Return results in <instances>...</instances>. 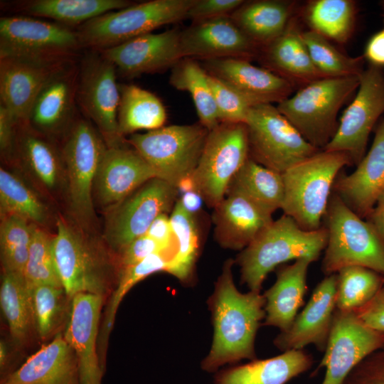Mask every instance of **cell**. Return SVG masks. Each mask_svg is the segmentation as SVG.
Listing matches in <instances>:
<instances>
[{
	"label": "cell",
	"mask_w": 384,
	"mask_h": 384,
	"mask_svg": "<svg viewBox=\"0 0 384 384\" xmlns=\"http://www.w3.org/2000/svg\"><path fill=\"white\" fill-rule=\"evenodd\" d=\"M230 191L244 194L272 215L282 208L284 201L282 174L249 157L231 180L227 193Z\"/></svg>",
	"instance_id": "obj_35"
},
{
	"label": "cell",
	"mask_w": 384,
	"mask_h": 384,
	"mask_svg": "<svg viewBox=\"0 0 384 384\" xmlns=\"http://www.w3.org/2000/svg\"><path fill=\"white\" fill-rule=\"evenodd\" d=\"M383 112L384 70L370 65L361 73L355 97L322 150L346 153L357 165L365 156L369 135Z\"/></svg>",
	"instance_id": "obj_15"
},
{
	"label": "cell",
	"mask_w": 384,
	"mask_h": 384,
	"mask_svg": "<svg viewBox=\"0 0 384 384\" xmlns=\"http://www.w3.org/2000/svg\"><path fill=\"white\" fill-rule=\"evenodd\" d=\"M214 235L223 248L242 250L273 220L272 215L242 193L228 192L214 208Z\"/></svg>",
	"instance_id": "obj_26"
},
{
	"label": "cell",
	"mask_w": 384,
	"mask_h": 384,
	"mask_svg": "<svg viewBox=\"0 0 384 384\" xmlns=\"http://www.w3.org/2000/svg\"><path fill=\"white\" fill-rule=\"evenodd\" d=\"M0 58L1 104L18 123L28 121L36 98L49 78L67 63Z\"/></svg>",
	"instance_id": "obj_23"
},
{
	"label": "cell",
	"mask_w": 384,
	"mask_h": 384,
	"mask_svg": "<svg viewBox=\"0 0 384 384\" xmlns=\"http://www.w3.org/2000/svg\"><path fill=\"white\" fill-rule=\"evenodd\" d=\"M18 124L11 113L0 105V150L9 159L16 156Z\"/></svg>",
	"instance_id": "obj_51"
},
{
	"label": "cell",
	"mask_w": 384,
	"mask_h": 384,
	"mask_svg": "<svg viewBox=\"0 0 384 384\" xmlns=\"http://www.w3.org/2000/svg\"><path fill=\"white\" fill-rule=\"evenodd\" d=\"M384 276V275H383ZM382 294L384 295V279H383V286H382V288L380 289V290L379 291Z\"/></svg>",
	"instance_id": "obj_57"
},
{
	"label": "cell",
	"mask_w": 384,
	"mask_h": 384,
	"mask_svg": "<svg viewBox=\"0 0 384 384\" xmlns=\"http://www.w3.org/2000/svg\"><path fill=\"white\" fill-rule=\"evenodd\" d=\"M335 193L359 217L366 219L384 193V117L370 150L348 175L335 181Z\"/></svg>",
	"instance_id": "obj_24"
},
{
	"label": "cell",
	"mask_w": 384,
	"mask_h": 384,
	"mask_svg": "<svg viewBox=\"0 0 384 384\" xmlns=\"http://www.w3.org/2000/svg\"><path fill=\"white\" fill-rule=\"evenodd\" d=\"M82 48L76 30L60 23L23 15L0 18V58L65 61Z\"/></svg>",
	"instance_id": "obj_11"
},
{
	"label": "cell",
	"mask_w": 384,
	"mask_h": 384,
	"mask_svg": "<svg viewBox=\"0 0 384 384\" xmlns=\"http://www.w3.org/2000/svg\"><path fill=\"white\" fill-rule=\"evenodd\" d=\"M361 75L314 80L278 103L277 108L309 143L322 150L334 135L338 112L358 89Z\"/></svg>",
	"instance_id": "obj_5"
},
{
	"label": "cell",
	"mask_w": 384,
	"mask_h": 384,
	"mask_svg": "<svg viewBox=\"0 0 384 384\" xmlns=\"http://www.w3.org/2000/svg\"><path fill=\"white\" fill-rule=\"evenodd\" d=\"M326 227L315 230L302 229L289 216L272 220L245 248L235 262L240 267V280L251 291L260 292L268 274L290 260H317L325 249Z\"/></svg>",
	"instance_id": "obj_3"
},
{
	"label": "cell",
	"mask_w": 384,
	"mask_h": 384,
	"mask_svg": "<svg viewBox=\"0 0 384 384\" xmlns=\"http://www.w3.org/2000/svg\"><path fill=\"white\" fill-rule=\"evenodd\" d=\"M384 242V193L366 219Z\"/></svg>",
	"instance_id": "obj_56"
},
{
	"label": "cell",
	"mask_w": 384,
	"mask_h": 384,
	"mask_svg": "<svg viewBox=\"0 0 384 384\" xmlns=\"http://www.w3.org/2000/svg\"><path fill=\"white\" fill-rule=\"evenodd\" d=\"M169 257L166 253H156L139 263L119 269L117 283L107 304L99 332L98 351L101 365L104 369L106 367L107 343L120 302L136 284L146 277L158 272H166Z\"/></svg>",
	"instance_id": "obj_36"
},
{
	"label": "cell",
	"mask_w": 384,
	"mask_h": 384,
	"mask_svg": "<svg viewBox=\"0 0 384 384\" xmlns=\"http://www.w3.org/2000/svg\"><path fill=\"white\" fill-rule=\"evenodd\" d=\"M87 232L62 216L57 219L54 260L62 286L71 299L80 293L105 298L114 289L118 277L119 261L111 256L105 245Z\"/></svg>",
	"instance_id": "obj_2"
},
{
	"label": "cell",
	"mask_w": 384,
	"mask_h": 384,
	"mask_svg": "<svg viewBox=\"0 0 384 384\" xmlns=\"http://www.w3.org/2000/svg\"><path fill=\"white\" fill-rule=\"evenodd\" d=\"M169 81L175 89L191 95L199 122L206 129L210 131L220 124L208 73L196 60L181 59L172 68Z\"/></svg>",
	"instance_id": "obj_37"
},
{
	"label": "cell",
	"mask_w": 384,
	"mask_h": 384,
	"mask_svg": "<svg viewBox=\"0 0 384 384\" xmlns=\"http://www.w3.org/2000/svg\"><path fill=\"white\" fill-rule=\"evenodd\" d=\"M311 262L302 258L279 268L274 283L263 294L264 325L277 327L280 331L289 329L304 302L307 272Z\"/></svg>",
	"instance_id": "obj_29"
},
{
	"label": "cell",
	"mask_w": 384,
	"mask_h": 384,
	"mask_svg": "<svg viewBox=\"0 0 384 384\" xmlns=\"http://www.w3.org/2000/svg\"><path fill=\"white\" fill-rule=\"evenodd\" d=\"M0 304L11 338L17 344L23 343L34 326L31 297L23 274L3 272Z\"/></svg>",
	"instance_id": "obj_40"
},
{
	"label": "cell",
	"mask_w": 384,
	"mask_h": 384,
	"mask_svg": "<svg viewBox=\"0 0 384 384\" xmlns=\"http://www.w3.org/2000/svg\"><path fill=\"white\" fill-rule=\"evenodd\" d=\"M146 235L157 242L165 253L173 257L175 252L172 248L174 236L167 213L159 215L152 222Z\"/></svg>",
	"instance_id": "obj_53"
},
{
	"label": "cell",
	"mask_w": 384,
	"mask_h": 384,
	"mask_svg": "<svg viewBox=\"0 0 384 384\" xmlns=\"http://www.w3.org/2000/svg\"><path fill=\"white\" fill-rule=\"evenodd\" d=\"M134 4L128 0H29L16 3V9L29 16L52 19L70 28Z\"/></svg>",
	"instance_id": "obj_33"
},
{
	"label": "cell",
	"mask_w": 384,
	"mask_h": 384,
	"mask_svg": "<svg viewBox=\"0 0 384 384\" xmlns=\"http://www.w3.org/2000/svg\"><path fill=\"white\" fill-rule=\"evenodd\" d=\"M178 201L186 212L195 217L205 202L202 195L196 190L182 193Z\"/></svg>",
	"instance_id": "obj_55"
},
{
	"label": "cell",
	"mask_w": 384,
	"mask_h": 384,
	"mask_svg": "<svg viewBox=\"0 0 384 384\" xmlns=\"http://www.w3.org/2000/svg\"><path fill=\"white\" fill-rule=\"evenodd\" d=\"M294 5L289 1H245L230 17L262 49L284 31L293 17Z\"/></svg>",
	"instance_id": "obj_31"
},
{
	"label": "cell",
	"mask_w": 384,
	"mask_h": 384,
	"mask_svg": "<svg viewBox=\"0 0 384 384\" xmlns=\"http://www.w3.org/2000/svg\"><path fill=\"white\" fill-rule=\"evenodd\" d=\"M266 68L294 85L302 86L324 78L309 55L296 19L292 17L284 31L260 50Z\"/></svg>",
	"instance_id": "obj_30"
},
{
	"label": "cell",
	"mask_w": 384,
	"mask_h": 384,
	"mask_svg": "<svg viewBox=\"0 0 384 384\" xmlns=\"http://www.w3.org/2000/svg\"><path fill=\"white\" fill-rule=\"evenodd\" d=\"M313 364L303 350H289L274 357L218 370L214 384H286L307 371Z\"/></svg>",
	"instance_id": "obj_28"
},
{
	"label": "cell",
	"mask_w": 384,
	"mask_h": 384,
	"mask_svg": "<svg viewBox=\"0 0 384 384\" xmlns=\"http://www.w3.org/2000/svg\"><path fill=\"white\" fill-rule=\"evenodd\" d=\"M127 142L107 147L98 167L94 201L108 211L148 181L156 178L149 164Z\"/></svg>",
	"instance_id": "obj_18"
},
{
	"label": "cell",
	"mask_w": 384,
	"mask_h": 384,
	"mask_svg": "<svg viewBox=\"0 0 384 384\" xmlns=\"http://www.w3.org/2000/svg\"><path fill=\"white\" fill-rule=\"evenodd\" d=\"M169 218L176 245L166 272L188 284L193 278L200 250L196 217L186 212L177 200Z\"/></svg>",
	"instance_id": "obj_39"
},
{
	"label": "cell",
	"mask_w": 384,
	"mask_h": 384,
	"mask_svg": "<svg viewBox=\"0 0 384 384\" xmlns=\"http://www.w3.org/2000/svg\"><path fill=\"white\" fill-rule=\"evenodd\" d=\"M105 297L80 293L71 299L64 338L78 360L80 384H102L104 375L98 351L101 311Z\"/></svg>",
	"instance_id": "obj_19"
},
{
	"label": "cell",
	"mask_w": 384,
	"mask_h": 384,
	"mask_svg": "<svg viewBox=\"0 0 384 384\" xmlns=\"http://www.w3.org/2000/svg\"><path fill=\"white\" fill-rule=\"evenodd\" d=\"M384 345V335L366 325L354 311L336 309L324 355L321 384H341L366 356Z\"/></svg>",
	"instance_id": "obj_16"
},
{
	"label": "cell",
	"mask_w": 384,
	"mask_h": 384,
	"mask_svg": "<svg viewBox=\"0 0 384 384\" xmlns=\"http://www.w3.org/2000/svg\"><path fill=\"white\" fill-rule=\"evenodd\" d=\"M178 191L166 181L154 178L106 212L104 239L119 254L136 238L146 235L152 222L173 209Z\"/></svg>",
	"instance_id": "obj_14"
},
{
	"label": "cell",
	"mask_w": 384,
	"mask_h": 384,
	"mask_svg": "<svg viewBox=\"0 0 384 384\" xmlns=\"http://www.w3.org/2000/svg\"><path fill=\"white\" fill-rule=\"evenodd\" d=\"M203 68L252 100L256 104H277L290 96L294 85L266 68L254 65L242 58L203 60Z\"/></svg>",
	"instance_id": "obj_25"
},
{
	"label": "cell",
	"mask_w": 384,
	"mask_h": 384,
	"mask_svg": "<svg viewBox=\"0 0 384 384\" xmlns=\"http://www.w3.org/2000/svg\"><path fill=\"white\" fill-rule=\"evenodd\" d=\"M53 238L39 225L33 224L28 257L24 270L29 294L34 287L40 284L63 287L54 260Z\"/></svg>",
	"instance_id": "obj_45"
},
{
	"label": "cell",
	"mask_w": 384,
	"mask_h": 384,
	"mask_svg": "<svg viewBox=\"0 0 384 384\" xmlns=\"http://www.w3.org/2000/svg\"><path fill=\"white\" fill-rule=\"evenodd\" d=\"M16 157L48 189L57 188L65 174L61 151L26 122L17 126Z\"/></svg>",
	"instance_id": "obj_32"
},
{
	"label": "cell",
	"mask_w": 384,
	"mask_h": 384,
	"mask_svg": "<svg viewBox=\"0 0 384 384\" xmlns=\"http://www.w3.org/2000/svg\"><path fill=\"white\" fill-rule=\"evenodd\" d=\"M354 311L366 325L384 335V295L380 292L368 304Z\"/></svg>",
	"instance_id": "obj_52"
},
{
	"label": "cell",
	"mask_w": 384,
	"mask_h": 384,
	"mask_svg": "<svg viewBox=\"0 0 384 384\" xmlns=\"http://www.w3.org/2000/svg\"><path fill=\"white\" fill-rule=\"evenodd\" d=\"M183 58L250 60L260 48L235 25L230 16L193 23L181 33Z\"/></svg>",
	"instance_id": "obj_22"
},
{
	"label": "cell",
	"mask_w": 384,
	"mask_h": 384,
	"mask_svg": "<svg viewBox=\"0 0 384 384\" xmlns=\"http://www.w3.org/2000/svg\"><path fill=\"white\" fill-rule=\"evenodd\" d=\"M34 326L42 339L51 336L63 322L71 299L63 287L40 284L30 293Z\"/></svg>",
	"instance_id": "obj_46"
},
{
	"label": "cell",
	"mask_w": 384,
	"mask_h": 384,
	"mask_svg": "<svg viewBox=\"0 0 384 384\" xmlns=\"http://www.w3.org/2000/svg\"><path fill=\"white\" fill-rule=\"evenodd\" d=\"M209 130L200 122L170 125L126 139L154 171L156 178L176 187L191 176L200 160Z\"/></svg>",
	"instance_id": "obj_9"
},
{
	"label": "cell",
	"mask_w": 384,
	"mask_h": 384,
	"mask_svg": "<svg viewBox=\"0 0 384 384\" xmlns=\"http://www.w3.org/2000/svg\"><path fill=\"white\" fill-rule=\"evenodd\" d=\"M1 216L17 215L36 225H43L48 210L41 198L20 178L0 169Z\"/></svg>",
	"instance_id": "obj_41"
},
{
	"label": "cell",
	"mask_w": 384,
	"mask_h": 384,
	"mask_svg": "<svg viewBox=\"0 0 384 384\" xmlns=\"http://www.w3.org/2000/svg\"><path fill=\"white\" fill-rule=\"evenodd\" d=\"M0 384H80L75 354L60 333Z\"/></svg>",
	"instance_id": "obj_27"
},
{
	"label": "cell",
	"mask_w": 384,
	"mask_h": 384,
	"mask_svg": "<svg viewBox=\"0 0 384 384\" xmlns=\"http://www.w3.org/2000/svg\"><path fill=\"white\" fill-rule=\"evenodd\" d=\"M107 149L92 122L78 117L64 137L60 149L69 209L75 223L87 231L95 220L94 183Z\"/></svg>",
	"instance_id": "obj_8"
},
{
	"label": "cell",
	"mask_w": 384,
	"mask_h": 384,
	"mask_svg": "<svg viewBox=\"0 0 384 384\" xmlns=\"http://www.w3.org/2000/svg\"><path fill=\"white\" fill-rule=\"evenodd\" d=\"M220 123H245L252 100L208 73Z\"/></svg>",
	"instance_id": "obj_47"
},
{
	"label": "cell",
	"mask_w": 384,
	"mask_h": 384,
	"mask_svg": "<svg viewBox=\"0 0 384 384\" xmlns=\"http://www.w3.org/2000/svg\"><path fill=\"white\" fill-rule=\"evenodd\" d=\"M196 0H151L105 13L78 26L82 48L101 50L188 18Z\"/></svg>",
	"instance_id": "obj_7"
},
{
	"label": "cell",
	"mask_w": 384,
	"mask_h": 384,
	"mask_svg": "<svg viewBox=\"0 0 384 384\" xmlns=\"http://www.w3.org/2000/svg\"><path fill=\"white\" fill-rule=\"evenodd\" d=\"M380 6H381L382 9H383V11H384V1H380Z\"/></svg>",
	"instance_id": "obj_58"
},
{
	"label": "cell",
	"mask_w": 384,
	"mask_h": 384,
	"mask_svg": "<svg viewBox=\"0 0 384 384\" xmlns=\"http://www.w3.org/2000/svg\"><path fill=\"white\" fill-rule=\"evenodd\" d=\"M249 157L245 124L221 122L209 131L192 174L196 190L208 206L215 208L223 201L231 180Z\"/></svg>",
	"instance_id": "obj_12"
},
{
	"label": "cell",
	"mask_w": 384,
	"mask_h": 384,
	"mask_svg": "<svg viewBox=\"0 0 384 384\" xmlns=\"http://www.w3.org/2000/svg\"><path fill=\"white\" fill-rule=\"evenodd\" d=\"M117 69L99 50H87L79 63L78 104L94 123L107 147L122 145L126 139L118 132L119 89Z\"/></svg>",
	"instance_id": "obj_13"
},
{
	"label": "cell",
	"mask_w": 384,
	"mask_h": 384,
	"mask_svg": "<svg viewBox=\"0 0 384 384\" xmlns=\"http://www.w3.org/2000/svg\"><path fill=\"white\" fill-rule=\"evenodd\" d=\"M337 274L326 275L315 287L306 305L297 315L291 326L274 339L282 352L303 350L313 344L325 350L336 309Z\"/></svg>",
	"instance_id": "obj_21"
},
{
	"label": "cell",
	"mask_w": 384,
	"mask_h": 384,
	"mask_svg": "<svg viewBox=\"0 0 384 384\" xmlns=\"http://www.w3.org/2000/svg\"><path fill=\"white\" fill-rule=\"evenodd\" d=\"M245 124L250 158L279 174L320 151L272 104L253 106Z\"/></svg>",
	"instance_id": "obj_10"
},
{
	"label": "cell",
	"mask_w": 384,
	"mask_h": 384,
	"mask_svg": "<svg viewBox=\"0 0 384 384\" xmlns=\"http://www.w3.org/2000/svg\"><path fill=\"white\" fill-rule=\"evenodd\" d=\"M341 384H384V345L362 360Z\"/></svg>",
	"instance_id": "obj_48"
},
{
	"label": "cell",
	"mask_w": 384,
	"mask_h": 384,
	"mask_svg": "<svg viewBox=\"0 0 384 384\" xmlns=\"http://www.w3.org/2000/svg\"><path fill=\"white\" fill-rule=\"evenodd\" d=\"M327 243L321 268L326 275L350 266H361L384 275V242L366 220L336 193L326 213Z\"/></svg>",
	"instance_id": "obj_6"
},
{
	"label": "cell",
	"mask_w": 384,
	"mask_h": 384,
	"mask_svg": "<svg viewBox=\"0 0 384 384\" xmlns=\"http://www.w3.org/2000/svg\"><path fill=\"white\" fill-rule=\"evenodd\" d=\"M356 11V3L352 0H313L306 4L304 14L311 31L346 43L353 31Z\"/></svg>",
	"instance_id": "obj_38"
},
{
	"label": "cell",
	"mask_w": 384,
	"mask_h": 384,
	"mask_svg": "<svg viewBox=\"0 0 384 384\" xmlns=\"http://www.w3.org/2000/svg\"><path fill=\"white\" fill-rule=\"evenodd\" d=\"M235 260H227L208 299L213 326L209 353L201 369L216 373L225 364L243 359H256L255 342L261 321L265 319V299L260 292L242 293L233 275Z\"/></svg>",
	"instance_id": "obj_1"
},
{
	"label": "cell",
	"mask_w": 384,
	"mask_h": 384,
	"mask_svg": "<svg viewBox=\"0 0 384 384\" xmlns=\"http://www.w3.org/2000/svg\"><path fill=\"white\" fill-rule=\"evenodd\" d=\"M33 223L17 215L1 217L0 254L3 272L24 275Z\"/></svg>",
	"instance_id": "obj_44"
},
{
	"label": "cell",
	"mask_w": 384,
	"mask_h": 384,
	"mask_svg": "<svg viewBox=\"0 0 384 384\" xmlns=\"http://www.w3.org/2000/svg\"><path fill=\"white\" fill-rule=\"evenodd\" d=\"M156 253L165 252L154 240L146 235H142L131 242L118 254L119 267L134 265Z\"/></svg>",
	"instance_id": "obj_50"
},
{
	"label": "cell",
	"mask_w": 384,
	"mask_h": 384,
	"mask_svg": "<svg viewBox=\"0 0 384 384\" xmlns=\"http://www.w3.org/2000/svg\"><path fill=\"white\" fill-rule=\"evenodd\" d=\"M119 103L117 127L122 137L138 130L149 131L164 127L166 111L154 93L136 85H119Z\"/></svg>",
	"instance_id": "obj_34"
},
{
	"label": "cell",
	"mask_w": 384,
	"mask_h": 384,
	"mask_svg": "<svg viewBox=\"0 0 384 384\" xmlns=\"http://www.w3.org/2000/svg\"><path fill=\"white\" fill-rule=\"evenodd\" d=\"M302 38L313 64L324 78L360 75L364 70L363 55L347 56L329 40L311 30L302 31Z\"/></svg>",
	"instance_id": "obj_43"
},
{
	"label": "cell",
	"mask_w": 384,
	"mask_h": 384,
	"mask_svg": "<svg viewBox=\"0 0 384 384\" xmlns=\"http://www.w3.org/2000/svg\"><path fill=\"white\" fill-rule=\"evenodd\" d=\"M243 0H196L188 13V18L198 23L222 16H230Z\"/></svg>",
	"instance_id": "obj_49"
},
{
	"label": "cell",
	"mask_w": 384,
	"mask_h": 384,
	"mask_svg": "<svg viewBox=\"0 0 384 384\" xmlns=\"http://www.w3.org/2000/svg\"><path fill=\"white\" fill-rule=\"evenodd\" d=\"M336 309L356 311L379 292L383 274L361 266H350L337 273Z\"/></svg>",
	"instance_id": "obj_42"
},
{
	"label": "cell",
	"mask_w": 384,
	"mask_h": 384,
	"mask_svg": "<svg viewBox=\"0 0 384 384\" xmlns=\"http://www.w3.org/2000/svg\"><path fill=\"white\" fill-rule=\"evenodd\" d=\"M351 164L346 153L320 150L287 170L282 174L284 214L304 230L319 229L336 176Z\"/></svg>",
	"instance_id": "obj_4"
},
{
	"label": "cell",
	"mask_w": 384,
	"mask_h": 384,
	"mask_svg": "<svg viewBox=\"0 0 384 384\" xmlns=\"http://www.w3.org/2000/svg\"><path fill=\"white\" fill-rule=\"evenodd\" d=\"M363 56L370 65L384 68V26L370 38Z\"/></svg>",
	"instance_id": "obj_54"
},
{
	"label": "cell",
	"mask_w": 384,
	"mask_h": 384,
	"mask_svg": "<svg viewBox=\"0 0 384 384\" xmlns=\"http://www.w3.org/2000/svg\"><path fill=\"white\" fill-rule=\"evenodd\" d=\"M181 33L178 28L149 33L99 51L127 78L156 73L183 59Z\"/></svg>",
	"instance_id": "obj_20"
},
{
	"label": "cell",
	"mask_w": 384,
	"mask_h": 384,
	"mask_svg": "<svg viewBox=\"0 0 384 384\" xmlns=\"http://www.w3.org/2000/svg\"><path fill=\"white\" fill-rule=\"evenodd\" d=\"M79 64L75 60L58 69L46 82L30 111L27 124L51 139L66 136L75 122Z\"/></svg>",
	"instance_id": "obj_17"
}]
</instances>
